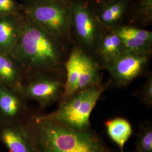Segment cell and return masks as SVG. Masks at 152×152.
<instances>
[{
    "instance_id": "19",
    "label": "cell",
    "mask_w": 152,
    "mask_h": 152,
    "mask_svg": "<svg viewBox=\"0 0 152 152\" xmlns=\"http://www.w3.org/2000/svg\"><path fill=\"white\" fill-rule=\"evenodd\" d=\"M134 96L137 98L141 103L149 108L152 107V77L151 75L147 78V81L134 94Z\"/></svg>"
},
{
    "instance_id": "4",
    "label": "cell",
    "mask_w": 152,
    "mask_h": 152,
    "mask_svg": "<svg viewBox=\"0 0 152 152\" xmlns=\"http://www.w3.org/2000/svg\"><path fill=\"white\" fill-rule=\"evenodd\" d=\"M72 1L21 4V10L29 20L69 45Z\"/></svg>"
},
{
    "instance_id": "2",
    "label": "cell",
    "mask_w": 152,
    "mask_h": 152,
    "mask_svg": "<svg viewBox=\"0 0 152 152\" xmlns=\"http://www.w3.org/2000/svg\"><path fill=\"white\" fill-rule=\"evenodd\" d=\"M26 120L37 152H111L91 129L77 130L32 111Z\"/></svg>"
},
{
    "instance_id": "6",
    "label": "cell",
    "mask_w": 152,
    "mask_h": 152,
    "mask_svg": "<svg viewBox=\"0 0 152 152\" xmlns=\"http://www.w3.org/2000/svg\"><path fill=\"white\" fill-rule=\"evenodd\" d=\"M105 27L94 7L86 1L73 0L71 4V42L93 57Z\"/></svg>"
},
{
    "instance_id": "21",
    "label": "cell",
    "mask_w": 152,
    "mask_h": 152,
    "mask_svg": "<svg viewBox=\"0 0 152 152\" xmlns=\"http://www.w3.org/2000/svg\"><path fill=\"white\" fill-rule=\"evenodd\" d=\"M73 0H22V5H32L35 4H42L49 2H69Z\"/></svg>"
},
{
    "instance_id": "17",
    "label": "cell",
    "mask_w": 152,
    "mask_h": 152,
    "mask_svg": "<svg viewBox=\"0 0 152 152\" xmlns=\"http://www.w3.org/2000/svg\"><path fill=\"white\" fill-rule=\"evenodd\" d=\"M130 24L145 27L152 24V0H136L132 2L127 18Z\"/></svg>"
},
{
    "instance_id": "20",
    "label": "cell",
    "mask_w": 152,
    "mask_h": 152,
    "mask_svg": "<svg viewBox=\"0 0 152 152\" xmlns=\"http://www.w3.org/2000/svg\"><path fill=\"white\" fill-rule=\"evenodd\" d=\"M22 12L21 4L16 0H0V16Z\"/></svg>"
},
{
    "instance_id": "14",
    "label": "cell",
    "mask_w": 152,
    "mask_h": 152,
    "mask_svg": "<svg viewBox=\"0 0 152 152\" xmlns=\"http://www.w3.org/2000/svg\"><path fill=\"white\" fill-rule=\"evenodd\" d=\"M24 20L22 12L0 16V50L11 54L20 36Z\"/></svg>"
},
{
    "instance_id": "5",
    "label": "cell",
    "mask_w": 152,
    "mask_h": 152,
    "mask_svg": "<svg viewBox=\"0 0 152 152\" xmlns=\"http://www.w3.org/2000/svg\"><path fill=\"white\" fill-rule=\"evenodd\" d=\"M65 80L63 97L66 100L76 92L96 85L102 82V68L91 56L73 45L65 61Z\"/></svg>"
},
{
    "instance_id": "22",
    "label": "cell",
    "mask_w": 152,
    "mask_h": 152,
    "mask_svg": "<svg viewBox=\"0 0 152 152\" xmlns=\"http://www.w3.org/2000/svg\"><path fill=\"white\" fill-rule=\"evenodd\" d=\"M113 1L115 0H87L86 1L92 7H95Z\"/></svg>"
},
{
    "instance_id": "10",
    "label": "cell",
    "mask_w": 152,
    "mask_h": 152,
    "mask_svg": "<svg viewBox=\"0 0 152 152\" xmlns=\"http://www.w3.org/2000/svg\"><path fill=\"white\" fill-rule=\"evenodd\" d=\"M31 112L19 90L0 83V125L26 120Z\"/></svg>"
},
{
    "instance_id": "12",
    "label": "cell",
    "mask_w": 152,
    "mask_h": 152,
    "mask_svg": "<svg viewBox=\"0 0 152 152\" xmlns=\"http://www.w3.org/2000/svg\"><path fill=\"white\" fill-rule=\"evenodd\" d=\"M125 51L124 44L114 29L105 27L92 58L103 69L105 65Z\"/></svg>"
},
{
    "instance_id": "11",
    "label": "cell",
    "mask_w": 152,
    "mask_h": 152,
    "mask_svg": "<svg viewBox=\"0 0 152 152\" xmlns=\"http://www.w3.org/2000/svg\"><path fill=\"white\" fill-rule=\"evenodd\" d=\"M113 29L121 38L126 51L152 52V32L126 24Z\"/></svg>"
},
{
    "instance_id": "7",
    "label": "cell",
    "mask_w": 152,
    "mask_h": 152,
    "mask_svg": "<svg viewBox=\"0 0 152 152\" xmlns=\"http://www.w3.org/2000/svg\"><path fill=\"white\" fill-rule=\"evenodd\" d=\"M62 73L37 72L28 73L19 88L28 100L38 103L45 109L59 102L63 97L64 81Z\"/></svg>"
},
{
    "instance_id": "23",
    "label": "cell",
    "mask_w": 152,
    "mask_h": 152,
    "mask_svg": "<svg viewBox=\"0 0 152 152\" xmlns=\"http://www.w3.org/2000/svg\"><path fill=\"white\" fill-rule=\"evenodd\" d=\"M124 152V151H122V152ZM136 152V151H135V150H134V151H132V152Z\"/></svg>"
},
{
    "instance_id": "25",
    "label": "cell",
    "mask_w": 152,
    "mask_h": 152,
    "mask_svg": "<svg viewBox=\"0 0 152 152\" xmlns=\"http://www.w3.org/2000/svg\"><path fill=\"white\" fill-rule=\"evenodd\" d=\"M0 152H1V151H0Z\"/></svg>"
},
{
    "instance_id": "9",
    "label": "cell",
    "mask_w": 152,
    "mask_h": 152,
    "mask_svg": "<svg viewBox=\"0 0 152 152\" xmlns=\"http://www.w3.org/2000/svg\"><path fill=\"white\" fill-rule=\"evenodd\" d=\"M26 120L0 125V141L9 152H37Z\"/></svg>"
},
{
    "instance_id": "3",
    "label": "cell",
    "mask_w": 152,
    "mask_h": 152,
    "mask_svg": "<svg viewBox=\"0 0 152 152\" xmlns=\"http://www.w3.org/2000/svg\"><path fill=\"white\" fill-rule=\"evenodd\" d=\"M112 84L110 80L76 92L66 100L60 102L55 111L44 114L50 120L77 130H90L92 110L103 92Z\"/></svg>"
},
{
    "instance_id": "15",
    "label": "cell",
    "mask_w": 152,
    "mask_h": 152,
    "mask_svg": "<svg viewBox=\"0 0 152 152\" xmlns=\"http://www.w3.org/2000/svg\"><path fill=\"white\" fill-rule=\"evenodd\" d=\"M26 75L11 54L0 50V83L19 90Z\"/></svg>"
},
{
    "instance_id": "18",
    "label": "cell",
    "mask_w": 152,
    "mask_h": 152,
    "mask_svg": "<svg viewBox=\"0 0 152 152\" xmlns=\"http://www.w3.org/2000/svg\"><path fill=\"white\" fill-rule=\"evenodd\" d=\"M136 152H152V124L149 121L139 126L136 136Z\"/></svg>"
},
{
    "instance_id": "24",
    "label": "cell",
    "mask_w": 152,
    "mask_h": 152,
    "mask_svg": "<svg viewBox=\"0 0 152 152\" xmlns=\"http://www.w3.org/2000/svg\"><path fill=\"white\" fill-rule=\"evenodd\" d=\"M84 1H87V0H84Z\"/></svg>"
},
{
    "instance_id": "8",
    "label": "cell",
    "mask_w": 152,
    "mask_h": 152,
    "mask_svg": "<svg viewBox=\"0 0 152 152\" xmlns=\"http://www.w3.org/2000/svg\"><path fill=\"white\" fill-rule=\"evenodd\" d=\"M152 52L125 51L104 66L112 83L124 87L141 76L149 64Z\"/></svg>"
},
{
    "instance_id": "13",
    "label": "cell",
    "mask_w": 152,
    "mask_h": 152,
    "mask_svg": "<svg viewBox=\"0 0 152 152\" xmlns=\"http://www.w3.org/2000/svg\"><path fill=\"white\" fill-rule=\"evenodd\" d=\"M131 2V0H115L93 7L104 27L114 28L127 20Z\"/></svg>"
},
{
    "instance_id": "16",
    "label": "cell",
    "mask_w": 152,
    "mask_h": 152,
    "mask_svg": "<svg viewBox=\"0 0 152 152\" xmlns=\"http://www.w3.org/2000/svg\"><path fill=\"white\" fill-rule=\"evenodd\" d=\"M106 131L109 139L124 151L125 144L133 134L130 121L124 117H117L109 119L105 122Z\"/></svg>"
},
{
    "instance_id": "1",
    "label": "cell",
    "mask_w": 152,
    "mask_h": 152,
    "mask_svg": "<svg viewBox=\"0 0 152 152\" xmlns=\"http://www.w3.org/2000/svg\"><path fill=\"white\" fill-rule=\"evenodd\" d=\"M24 16L20 36L10 54L11 56L26 74L62 73L69 53V45Z\"/></svg>"
}]
</instances>
